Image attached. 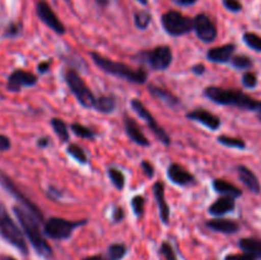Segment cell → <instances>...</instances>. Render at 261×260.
Instances as JSON below:
<instances>
[{"instance_id":"cell-1","label":"cell","mask_w":261,"mask_h":260,"mask_svg":"<svg viewBox=\"0 0 261 260\" xmlns=\"http://www.w3.org/2000/svg\"><path fill=\"white\" fill-rule=\"evenodd\" d=\"M204 96L212 102L223 106H234L245 111L255 112L261 121V101L252 98L249 94L236 89H226L219 87H208L204 91Z\"/></svg>"},{"instance_id":"cell-2","label":"cell","mask_w":261,"mask_h":260,"mask_svg":"<svg viewBox=\"0 0 261 260\" xmlns=\"http://www.w3.org/2000/svg\"><path fill=\"white\" fill-rule=\"evenodd\" d=\"M13 212H14L23 232L27 236V239L30 240L31 245L36 250V252L40 256L45 257V259H51L54 255L53 249L47 244L46 239L43 237V233L41 232L38 219L33 214H31L27 209L23 208V206H13Z\"/></svg>"},{"instance_id":"cell-3","label":"cell","mask_w":261,"mask_h":260,"mask_svg":"<svg viewBox=\"0 0 261 260\" xmlns=\"http://www.w3.org/2000/svg\"><path fill=\"white\" fill-rule=\"evenodd\" d=\"M91 58L93 63L98 66L101 70L105 73H109L111 75L119 76V78H124L126 81L132 82V83L143 84L147 81V71L144 69H133L129 65L124 63H119V61H114L111 59H107L106 56L101 55L97 53H91Z\"/></svg>"},{"instance_id":"cell-4","label":"cell","mask_w":261,"mask_h":260,"mask_svg":"<svg viewBox=\"0 0 261 260\" xmlns=\"http://www.w3.org/2000/svg\"><path fill=\"white\" fill-rule=\"evenodd\" d=\"M0 236L8 244H10L15 249L19 250L23 255L28 254V246L24 236H23V232L15 224V222L13 221L12 217L9 216L7 208H5L2 201H0Z\"/></svg>"},{"instance_id":"cell-5","label":"cell","mask_w":261,"mask_h":260,"mask_svg":"<svg viewBox=\"0 0 261 260\" xmlns=\"http://www.w3.org/2000/svg\"><path fill=\"white\" fill-rule=\"evenodd\" d=\"M65 81L71 93L75 96V98L78 99L82 106L86 107V109H92V107L94 109L97 98L92 93L91 89L88 88L83 78L79 75L78 71H75L74 69H68L65 73Z\"/></svg>"},{"instance_id":"cell-6","label":"cell","mask_w":261,"mask_h":260,"mask_svg":"<svg viewBox=\"0 0 261 260\" xmlns=\"http://www.w3.org/2000/svg\"><path fill=\"white\" fill-rule=\"evenodd\" d=\"M87 223L83 221H68L60 217H51L43 224V233L53 240H68L73 235L74 229Z\"/></svg>"},{"instance_id":"cell-7","label":"cell","mask_w":261,"mask_h":260,"mask_svg":"<svg viewBox=\"0 0 261 260\" xmlns=\"http://www.w3.org/2000/svg\"><path fill=\"white\" fill-rule=\"evenodd\" d=\"M161 22H162L166 32L173 37L186 35L194 30V19L181 14L180 12H176V10H170V12L165 13L161 18Z\"/></svg>"},{"instance_id":"cell-8","label":"cell","mask_w":261,"mask_h":260,"mask_svg":"<svg viewBox=\"0 0 261 260\" xmlns=\"http://www.w3.org/2000/svg\"><path fill=\"white\" fill-rule=\"evenodd\" d=\"M0 184H2L3 188H4L5 190L10 194V195L14 196V198L17 199L20 204H22L23 208L27 209V211L30 212L31 214H33V216H35L40 222L43 221V216H42V212H41V209L38 208L35 203H32V201H31L30 199H28L27 196H25L24 194H23L22 191L18 189V186L13 183V180L9 177V176L5 175V173L2 172V171H0Z\"/></svg>"},{"instance_id":"cell-9","label":"cell","mask_w":261,"mask_h":260,"mask_svg":"<svg viewBox=\"0 0 261 260\" xmlns=\"http://www.w3.org/2000/svg\"><path fill=\"white\" fill-rule=\"evenodd\" d=\"M132 107H133V110H134V111L137 112V114L139 115V116L142 117L145 122H147L148 126H149L150 130L154 133V135L157 137V139L160 140L161 143H163L165 145L171 144L170 135L166 133V130L163 129L161 125H158V122L155 121L154 116L150 114L149 110L144 106V103H143L142 101H139V99H137V98L132 99Z\"/></svg>"},{"instance_id":"cell-10","label":"cell","mask_w":261,"mask_h":260,"mask_svg":"<svg viewBox=\"0 0 261 260\" xmlns=\"http://www.w3.org/2000/svg\"><path fill=\"white\" fill-rule=\"evenodd\" d=\"M144 60L153 70H166L172 63V51L168 46H157L153 50L143 54Z\"/></svg>"},{"instance_id":"cell-11","label":"cell","mask_w":261,"mask_h":260,"mask_svg":"<svg viewBox=\"0 0 261 260\" xmlns=\"http://www.w3.org/2000/svg\"><path fill=\"white\" fill-rule=\"evenodd\" d=\"M36 13H37L41 22L45 23V24L47 25L50 30H53L54 32H56L58 35H64V33H65V27H64V24L61 23V20L56 17L54 10L51 9V7L45 2V0H40V2L36 4Z\"/></svg>"},{"instance_id":"cell-12","label":"cell","mask_w":261,"mask_h":260,"mask_svg":"<svg viewBox=\"0 0 261 260\" xmlns=\"http://www.w3.org/2000/svg\"><path fill=\"white\" fill-rule=\"evenodd\" d=\"M194 31L203 42H213L217 37V27L206 14H199L194 18Z\"/></svg>"},{"instance_id":"cell-13","label":"cell","mask_w":261,"mask_h":260,"mask_svg":"<svg viewBox=\"0 0 261 260\" xmlns=\"http://www.w3.org/2000/svg\"><path fill=\"white\" fill-rule=\"evenodd\" d=\"M37 81V76L31 71L17 69L8 76L7 88L10 92H19L23 87H33Z\"/></svg>"},{"instance_id":"cell-14","label":"cell","mask_w":261,"mask_h":260,"mask_svg":"<svg viewBox=\"0 0 261 260\" xmlns=\"http://www.w3.org/2000/svg\"><path fill=\"white\" fill-rule=\"evenodd\" d=\"M186 117L189 120H191V121L200 122V124H203L204 126L211 130H217L221 127V120H219V117L204 109H198L194 110V111H190L186 115Z\"/></svg>"},{"instance_id":"cell-15","label":"cell","mask_w":261,"mask_h":260,"mask_svg":"<svg viewBox=\"0 0 261 260\" xmlns=\"http://www.w3.org/2000/svg\"><path fill=\"white\" fill-rule=\"evenodd\" d=\"M167 176L170 178V181H172L173 184L180 186L190 185L195 180V177L189 171H186L182 166L177 165V163H171L168 166Z\"/></svg>"},{"instance_id":"cell-16","label":"cell","mask_w":261,"mask_h":260,"mask_svg":"<svg viewBox=\"0 0 261 260\" xmlns=\"http://www.w3.org/2000/svg\"><path fill=\"white\" fill-rule=\"evenodd\" d=\"M234 50H236V46L233 43H227V45L211 48L206 53V58L213 63H228L233 58Z\"/></svg>"},{"instance_id":"cell-17","label":"cell","mask_w":261,"mask_h":260,"mask_svg":"<svg viewBox=\"0 0 261 260\" xmlns=\"http://www.w3.org/2000/svg\"><path fill=\"white\" fill-rule=\"evenodd\" d=\"M237 175H239L240 181L249 189L251 193L254 194H259L261 191V185H260V181L257 178V176L250 170L249 167L246 166H237Z\"/></svg>"},{"instance_id":"cell-18","label":"cell","mask_w":261,"mask_h":260,"mask_svg":"<svg viewBox=\"0 0 261 260\" xmlns=\"http://www.w3.org/2000/svg\"><path fill=\"white\" fill-rule=\"evenodd\" d=\"M205 226L209 229L216 232H221V233L226 235H232L236 233L240 229V224L237 222L232 221V219H226V218H213L206 221Z\"/></svg>"},{"instance_id":"cell-19","label":"cell","mask_w":261,"mask_h":260,"mask_svg":"<svg viewBox=\"0 0 261 260\" xmlns=\"http://www.w3.org/2000/svg\"><path fill=\"white\" fill-rule=\"evenodd\" d=\"M153 194H154V198L157 200L158 208H160V217L162 219L163 223L168 224L170 222V206L166 203V196H165V185L161 181L153 185Z\"/></svg>"},{"instance_id":"cell-20","label":"cell","mask_w":261,"mask_h":260,"mask_svg":"<svg viewBox=\"0 0 261 260\" xmlns=\"http://www.w3.org/2000/svg\"><path fill=\"white\" fill-rule=\"evenodd\" d=\"M148 91H149V93L152 94L154 98L160 99V101L163 102L166 106L176 109V107H178L181 105L180 99H178L175 94L171 93V92L167 91V89L162 88V87L154 86V84H149V86H148Z\"/></svg>"},{"instance_id":"cell-21","label":"cell","mask_w":261,"mask_h":260,"mask_svg":"<svg viewBox=\"0 0 261 260\" xmlns=\"http://www.w3.org/2000/svg\"><path fill=\"white\" fill-rule=\"evenodd\" d=\"M125 130H126L127 137H129L133 142L137 143V144L143 145V147H148V145L150 144L149 140L147 139V137L143 134L142 129H140V126L138 125V122L135 121L134 119H132V117H126V120H125Z\"/></svg>"},{"instance_id":"cell-22","label":"cell","mask_w":261,"mask_h":260,"mask_svg":"<svg viewBox=\"0 0 261 260\" xmlns=\"http://www.w3.org/2000/svg\"><path fill=\"white\" fill-rule=\"evenodd\" d=\"M236 208V201L232 196L223 195L219 199H217L211 206H209V213L212 216H223V214L229 213Z\"/></svg>"},{"instance_id":"cell-23","label":"cell","mask_w":261,"mask_h":260,"mask_svg":"<svg viewBox=\"0 0 261 260\" xmlns=\"http://www.w3.org/2000/svg\"><path fill=\"white\" fill-rule=\"evenodd\" d=\"M213 188L217 193L222 194V195L232 196V198H240V196H242L241 189H239L236 185L228 183V181L222 180V178H216L213 181Z\"/></svg>"},{"instance_id":"cell-24","label":"cell","mask_w":261,"mask_h":260,"mask_svg":"<svg viewBox=\"0 0 261 260\" xmlns=\"http://www.w3.org/2000/svg\"><path fill=\"white\" fill-rule=\"evenodd\" d=\"M239 246L244 252H249V254L254 255L256 260H261V239H256V237L241 239L239 241Z\"/></svg>"},{"instance_id":"cell-25","label":"cell","mask_w":261,"mask_h":260,"mask_svg":"<svg viewBox=\"0 0 261 260\" xmlns=\"http://www.w3.org/2000/svg\"><path fill=\"white\" fill-rule=\"evenodd\" d=\"M115 107H116V101L111 96L99 97V98H97L96 105H94V109L97 111L102 112V114H110V112L114 111Z\"/></svg>"},{"instance_id":"cell-26","label":"cell","mask_w":261,"mask_h":260,"mask_svg":"<svg viewBox=\"0 0 261 260\" xmlns=\"http://www.w3.org/2000/svg\"><path fill=\"white\" fill-rule=\"evenodd\" d=\"M51 126H53L54 132H55V134L58 135L59 139L61 140V142L66 143L69 140V130H68V126H66L65 122L63 121L61 119H58V117H54L53 120H51Z\"/></svg>"},{"instance_id":"cell-27","label":"cell","mask_w":261,"mask_h":260,"mask_svg":"<svg viewBox=\"0 0 261 260\" xmlns=\"http://www.w3.org/2000/svg\"><path fill=\"white\" fill-rule=\"evenodd\" d=\"M127 247L124 244H112L107 250V259L109 260H121L126 255Z\"/></svg>"},{"instance_id":"cell-28","label":"cell","mask_w":261,"mask_h":260,"mask_svg":"<svg viewBox=\"0 0 261 260\" xmlns=\"http://www.w3.org/2000/svg\"><path fill=\"white\" fill-rule=\"evenodd\" d=\"M218 143L223 144L224 147L228 148H237V149H245L246 148V143L240 138H232L228 135H221L218 137Z\"/></svg>"},{"instance_id":"cell-29","label":"cell","mask_w":261,"mask_h":260,"mask_svg":"<svg viewBox=\"0 0 261 260\" xmlns=\"http://www.w3.org/2000/svg\"><path fill=\"white\" fill-rule=\"evenodd\" d=\"M70 129L73 130L74 134L79 138H83V139H94L96 138V133L93 130H91L89 127L84 126L82 124H76V122H73L70 125Z\"/></svg>"},{"instance_id":"cell-30","label":"cell","mask_w":261,"mask_h":260,"mask_svg":"<svg viewBox=\"0 0 261 260\" xmlns=\"http://www.w3.org/2000/svg\"><path fill=\"white\" fill-rule=\"evenodd\" d=\"M66 152L79 163H87V161H88V155L86 154L83 148L79 147L78 144H69Z\"/></svg>"},{"instance_id":"cell-31","label":"cell","mask_w":261,"mask_h":260,"mask_svg":"<svg viewBox=\"0 0 261 260\" xmlns=\"http://www.w3.org/2000/svg\"><path fill=\"white\" fill-rule=\"evenodd\" d=\"M109 177L117 190H122V189H124L125 176L121 171L117 170V168H115V167L109 168Z\"/></svg>"},{"instance_id":"cell-32","label":"cell","mask_w":261,"mask_h":260,"mask_svg":"<svg viewBox=\"0 0 261 260\" xmlns=\"http://www.w3.org/2000/svg\"><path fill=\"white\" fill-rule=\"evenodd\" d=\"M231 64L233 68L239 69V70H245V69L252 68L254 63H252L251 58L247 55H236L231 59Z\"/></svg>"},{"instance_id":"cell-33","label":"cell","mask_w":261,"mask_h":260,"mask_svg":"<svg viewBox=\"0 0 261 260\" xmlns=\"http://www.w3.org/2000/svg\"><path fill=\"white\" fill-rule=\"evenodd\" d=\"M244 41L250 48L257 51V53H261V37L259 35L254 32H246L244 33Z\"/></svg>"},{"instance_id":"cell-34","label":"cell","mask_w":261,"mask_h":260,"mask_svg":"<svg viewBox=\"0 0 261 260\" xmlns=\"http://www.w3.org/2000/svg\"><path fill=\"white\" fill-rule=\"evenodd\" d=\"M150 20H152V15L145 10L137 12L134 14V23L139 30H145L150 24Z\"/></svg>"},{"instance_id":"cell-35","label":"cell","mask_w":261,"mask_h":260,"mask_svg":"<svg viewBox=\"0 0 261 260\" xmlns=\"http://www.w3.org/2000/svg\"><path fill=\"white\" fill-rule=\"evenodd\" d=\"M158 252H160V256L162 260H177L172 245L168 244V242H162Z\"/></svg>"},{"instance_id":"cell-36","label":"cell","mask_w":261,"mask_h":260,"mask_svg":"<svg viewBox=\"0 0 261 260\" xmlns=\"http://www.w3.org/2000/svg\"><path fill=\"white\" fill-rule=\"evenodd\" d=\"M144 206H145V199L143 198L142 195H137L132 199V208L137 217L143 216V213H144Z\"/></svg>"},{"instance_id":"cell-37","label":"cell","mask_w":261,"mask_h":260,"mask_svg":"<svg viewBox=\"0 0 261 260\" xmlns=\"http://www.w3.org/2000/svg\"><path fill=\"white\" fill-rule=\"evenodd\" d=\"M242 84H244L246 88H255V87L257 86L256 74L252 73V71H246V73L242 75Z\"/></svg>"},{"instance_id":"cell-38","label":"cell","mask_w":261,"mask_h":260,"mask_svg":"<svg viewBox=\"0 0 261 260\" xmlns=\"http://www.w3.org/2000/svg\"><path fill=\"white\" fill-rule=\"evenodd\" d=\"M222 3H223L224 8L229 10V12L239 13L242 10V4L239 0H222Z\"/></svg>"},{"instance_id":"cell-39","label":"cell","mask_w":261,"mask_h":260,"mask_svg":"<svg viewBox=\"0 0 261 260\" xmlns=\"http://www.w3.org/2000/svg\"><path fill=\"white\" fill-rule=\"evenodd\" d=\"M20 30H22V25H20L19 23H10V24L8 25L7 31H5L4 36L5 37L14 38L17 37V36H19Z\"/></svg>"},{"instance_id":"cell-40","label":"cell","mask_w":261,"mask_h":260,"mask_svg":"<svg viewBox=\"0 0 261 260\" xmlns=\"http://www.w3.org/2000/svg\"><path fill=\"white\" fill-rule=\"evenodd\" d=\"M223 260H256L254 255L249 252H241V254H228Z\"/></svg>"},{"instance_id":"cell-41","label":"cell","mask_w":261,"mask_h":260,"mask_svg":"<svg viewBox=\"0 0 261 260\" xmlns=\"http://www.w3.org/2000/svg\"><path fill=\"white\" fill-rule=\"evenodd\" d=\"M124 209H122L121 206H115L114 212H112V221H114L115 223H119V222H121L122 219H124Z\"/></svg>"},{"instance_id":"cell-42","label":"cell","mask_w":261,"mask_h":260,"mask_svg":"<svg viewBox=\"0 0 261 260\" xmlns=\"http://www.w3.org/2000/svg\"><path fill=\"white\" fill-rule=\"evenodd\" d=\"M140 166H142V170L144 171V173L148 176V177L152 178L153 176H154V167H153L152 163L148 162V161H143Z\"/></svg>"},{"instance_id":"cell-43","label":"cell","mask_w":261,"mask_h":260,"mask_svg":"<svg viewBox=\"0 0 261 260\" xmlns=\"http://www.w3.org/2000/svg\"><path fill=\"white\" fill-rule=\"evenodd\" d=\"M12 147V143H10V139L7 137V135L0 134V152H5V150L10 149Z\"/></svg>"},{"instance_id":"cell-44","label":"cell","mask_w":261,"mask_h":260,"mask_svg":"<svg viewBox=\"0 0 261 260\" xmlns=\"http://www.w3.org/2000/svg\"><path fill=\"white\" fill-rule=\"evenodd\" d=\"M191 71L196 75H201V74L205 73V66L203 64H196V65L191 66Z\"/></svg>"},{"instance_id":"cell-45","label":"cell","mask_w":261,"mask_h":260,"mask_svg":"<svg viewBox=\"0 0 261 260\" xmlns=\"http://www.w3.org/2000/svg\"><path fill=\"white\" fill-rule=\"evenodd\" d=\"M37 69L40 73H46L50 69V61H42V63L38 64Z\"/></svg>"},{"instance_id":"cell-46","label":"cell","mask_w":261,"mask_h":260,"mask_svg":"<svg viewBox=\"0 0 261 260\" xmlns=\"http://www.w3.org/2000/svg\"><path fill=\"white\" fill-rule=\"evenodd\" d=\"M48 144H50V140H48V138H41V139H38V142H37V145L41 148H46Z\"/></svg>"},{"instance_id":"cell-47","label":"cell","mask_w":261,"mask_h":260,"mask_svg":"<svg viewBox=\"0 0 261 260\" xmlns=\"http://www.w3.org/2000/svg\"><path fill=\"white\" fill-rule=\"evenodd\" d=\"M82 260H109V259L105 257L103 255H92V256H87Z\"/></svg>"},{"instance_id":"cell-48","label":"cell","mask_w":261,"mask_h":260,"mask_svg":"<svg viewBox=\"0 0 261 260\" xmlns=\"http://www.w3.org/2000/svg\"><path fill=\"white\" fill-rule=\"evenodd\" d=\"M176 2H177L180 5H185V7H188V5L195 4L198 0H176Z\"/></svg>"},{"instance_id":"cell-49","label":"cell","mask_w":261,"mask_h":260,"mask_svg":"<svg viewBox=\"0 0 261 260\" xmlns=\"http://www.w3.org/2000/svg\"><path fill=\"white\" fill-rule=\"evenodd\" d=\"M94 2H96L101 8L109 7V4H110V0H94Z\"/></svg>"},{"instance_id":"cell-50","label":"cell","mask_w":261,"mask_h":260,"mask_svg":"<svg viewBox=\"0 0 261 260\" xmlns=\"http://www.w3.org/2000/svg\"><path fill=\"white\" fill-rule=\"evenodd\" d=\"M0 260H15V259L12 256H2L0 257Z\"/></svg>"},{"instance_id":"cell-51","label":"cell","mask_w":261,"mask_h":260,"mask_svg":"<svg viewBox=\"0 0 261 260\" xmlns=\"http://www.w3.org/2000/svg\"><path fill=\"white\" fill-rule=\"evenodd\" d=\"M138 2H139L140 4H143V5H147L148 4V0H138Z\"/></svg>"},{"instance_id":"cell-52","label":"cell","mask_w":261,"mask_h":260,"mask_svg":"<svg viewBox=\"0 0 261 260\" xmlns=\"http://www.w3.org/2000/svg\"><path fill=\"white\" fill-rule=\"evenodd\" d=\"M65 2H69V0H65Z\"/></svg>"}]
</instances>
